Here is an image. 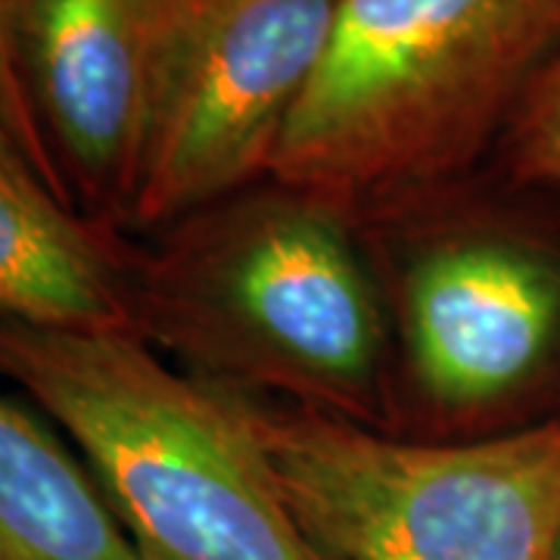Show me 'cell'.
Returning <instances> with one entry per match:
<instances>
[{
  "label": "cell",
  "mask_w": 560,
  "mask_h": 560,
  "mask_svg": "<svg viewBox=\"0 0 560 560\" xmlns=\"http://www.w3.org/2000/svg\"><path fill=\"white\" fill-rule=\"evenodd\" d=\"M501 140L514 178L560 187V60L533 81Z\"/></svg>",
  "instance_id": "10"
},
{
  "label": "cell",
  "mask_w": 560,
  "mask_h": 560,
  "mask_svg": "<svg viewBox=\"0 0 560 560\" xmlns=\"http://www.w3.org/2000/svg\"><path fill=\"white\" fill-rule=\"evenodd\" d=\"M560 340V268L508 237L423 249L405 280V346L423 396L474 411L517 393Z\"/></svg>",
  "instance_id": "7"
},
{
  "label": "cell",
  "mask_w": 560,
  "mask_h": 560,
  "mask_svg": "<svg viewBox=\"0 0 560 560\" xmlns=\"http://www.w3.org/2000/svg\"><path fill=\"white\" fill-rule=\"evenodd\" d=\"M555 60L560 0H340L268 178L340 209L427 190L504 135Z\"/></svg>",
  "instance_id": "2"
},
{
  "label": "cell",
  "mask_w": 560,
  "mask_h": 560,
  "mask_svg": "<svg viewBox=\"0 0 560 560\" xmlns=\"http://www.w3.org/2000/svg\"><path fill=\"white\" fill-rule=\"evenodd\" d=\"M555 560H560V541H558V551H555Z\"/></svg>",
  "instance_id": "12"
},
{
  "label": "cell",
  "mask_w": 560,
  "mask_h": 560,
  "mask_svg": "<svg viewBox=\"0 0 560 560\" xmlns=\"http://www.w3.org/2000/svg\"><path fill=\"white\" fill-rule=\"evenodd\" d=\"M280 489L324 560H555L560 418L470 442L249 405Z\"/></svg>",
  "instance_id": "4"
},
{
  "label": "cell",
  "mask_w": 560,
  "mask_h": 560,
  "mask_svg": "<svg viewBox=\"0 0 560 560\" xmlns=\"http://www.w3.org/2000/svg\"><path fill=\"white\" fill-rule=\"evenodd\" d=\"M0 560H140L88 464L3 396Z\"/></svg>",
  "instance_id": "9"
},
{
  "label": "cell",
  "mask_w": 560,
  "mask_h": 560,
  "mask_svg": "<svg viewBox=\"0 0 560 560\" xmlns=\"http://www.w3.org/2000/svg\"><path fill=\"white\" fill-rule=\"evenodd\" d=\"M135 265V327L231 381L374 423L386 324L340 206L275 184L168 228Z\"/></svg>",
  "instance_id": "3"
},
{
  "label": "cell",
  "mask_w": 560,
  "mask_h": 560,
  "mask_svg": "<svg viewBox=\"0 0 560 560\" xmlns=\"http://www.w3.org/2000/svg\"><path fill=\"white\" fill-rule=\"evenodd\" d=\"M0 374L79 445L140 560H324L249 401L175 371L138 330L0 318Z\"/></svg>",
  "instance_id": "1"
},
{
  "label": "cell",
  "mask_w": 560,
  "mask_h": 560,
  "mask_svg": "<svg viewBox=\"0 0 560 560\" xmlns=\"http://www.w3.org/2000/svg\"><path fill=\"white\" fill-rule=\"evenodd\" d=\"M175 0H7L28 101L81 212L128 219Z\"/></svg>",
  "instance_id": "6"
},
{
  "label": "cell",
  "mask_w": 560,
  "mask_h": 560,
  "mask_svg": "<svg viewBox=\"0 0 560 560\" xmlns=\"http://www.w3.org/2000/svg\"><path fill=\"white\" fill-rule=\"evenodd\" d=\"M135 265L109 224L60 200L0 128V318L138 330Z\"/></svg>",
  "instance_id": "8"
},
{
  "label": "cell",
  "mask_w": 560,
  "mask_h": 560,
  "mask_svg": "<svg viewBox=\"0 0 560 560\" xmlns=\"http://www.w3.org/2000/svg\"><path fill=\"white\" fill-rule=\"evenodd\" d=\"M340 0H175L128 224L172 228L271 175Z\"/></svg>",
  "instance_id": "5"
},
{
  "label": "cell",
  "mask_w": 560,
  "mask_h": 560,
  "mask_svg": "<svg viewBox=\"0 0 560 560\" xmlns=\"http://www.w3.org/2000/svg\"><path fill=\"white\" fill-rule=\"evenodd\" d=\"M0 128L7 131V138L20 147L25 162L35 168L38 175L60 200L79 206L69 184L62 178V168L47 135L40 128L35 106L28 101L25 81H22L20 62H16V50H13V35H10V16H7V0H0Z\"/></svg>",
  "instance_id": "11"
}]
</instances>
